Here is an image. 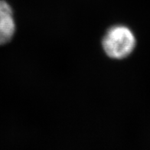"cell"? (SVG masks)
<instances>
[{
	"mask_svg": "<svg viewBox=\"0 0 150 150\" xmlns=\"http://www.w3.org/2000/svg\"><path fill=\"white\" fill-rule=\"evenodd\" d=\"M16 32L13 12L8 3L0 0V45L12 40Z\"/></svg>",
	"mask_w": 150,
	"mask_h": 150,
	"instance_id": "obj_2",
	"label": "cell"
},
{
	"mask_svg": "<svg viewBox=\"0 0 150 150\" xmlns=\"http://www.w3.org/2000/svg\"><path fill=\"white\" fill-rule=\"evenodd\" d=\"M136 40L130 28L124 25H114L109 28L102 40V46L108 57L123 59L136 47Z\"/></svg>",
	"mask_w": 150,
	"mask_h": 150,
	"instance_id": "obj_1",
	"label": "cell"
}]
</instances>
